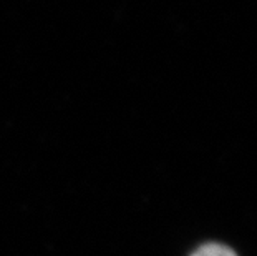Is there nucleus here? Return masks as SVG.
Returning a JSON list of instances; mask_svg holds the SVG:
<instances>
[{
    "instance_id": "1",
    "label": "nucleus",
    "mask_w": 257,
    "mask_h": 256,
    "mask_svg": "<svg viewBox=\"0 0 257 256\" xmlns=\"http://www.w3.org/2000/svg\"><path fill=\"white\" fill-rule=\"evenodd\" d=\"M191 256H237L231 248L221 243H206L199 246Z\"/></svg>"
}]
</instances>
